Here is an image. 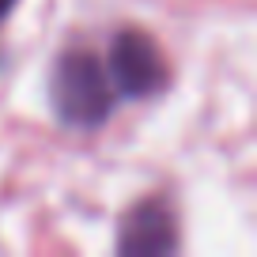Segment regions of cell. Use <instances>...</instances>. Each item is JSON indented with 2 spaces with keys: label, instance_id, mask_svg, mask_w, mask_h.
I'll list each match as a JSON object with an SVG mask.
<instances>
[{
  "label": "cell",
  "instance_id": "1",
  "mask_svg": "<svg viewBox=\"0 0 257 257\" xmlns=\"http://www.w3.org/2000/svg\"><path fill=\"white\" fill-rule=\"evenodd\" d=\"M113 80L110 68L98 61L95 53H68L57 64L53 76V102L61 110L64 121H76V125H98V121L110 113L113 106Z\"/></svg>",
  "mask_w": 257,
  "mask_h": 257
},
{
  "label": "cell",
  "instance_id": "2",
  "mask_svg": "<svg viewBox=\"0 0 257 257\" xmlns=\"http://www.w3.org/2000/svg\"><path fill=\"white\" fill-rule=\"evenodd\" d=\"M110 80L121 95L144 98L167 83V61L144 31H121L110 49Z\"/></svg>",
  "mask_w": 257,
  "mask_h": 257
},
{
  "label": "cell",
  "instance_id": "3",
  "mask_svg": "<svg viewBox=\"0 0 257 257\" xmlns=\"http://www.w3.org/2000/svg\"><path fill=\"white\" fill-rule=\"evenodd\" d=\"M121 249H137V253H148V249H174V231H170V216L159 204H144V208L133 212L125 234H121Z\"/></svg>",
  "mask_w": 257,
  "mask_h": 257
},
{
  "label": "cell",
  "instance_id": "4",
  "mask_svg": "<svg viewBox=\"0 0 257 257\" xmlns=\"http://www.w3.org/2000/svg\"><path fill=\"white\" fill-rule=\"evenodd\" d=\"M12 4H16V0H0V16H8V12H12Z\"/></svg>",
  "mask_w": 257,
  "mask_h": 257
}]
</instances>
